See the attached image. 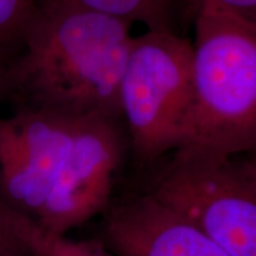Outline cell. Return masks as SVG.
<instances>
[{
	"instance_id": "obj_2",
	"label": "cell",
	"mask_w": 256,
	"mask_h": 256,
	"mask_svg": "<svg viewBox=\"0 0 256 256\" xmlns=\"http://www.w3.org/2000/svg\"><path fill=\"white\" fill-rule=\"evenodd\" d=\"M194 28L192 102L176 152L250 154L256 151V26L202 4Z\"/></svg>"
},
{
	"instance_id": "obj_1",
	"label": "cell",
	"mask_w": 256,
	"mask_h": 256,
	"mask_svg": "<svg viewBox=\"0 0 256 256\" xmlns=\"http://www.w3.org/2000/svg\"><path fill=\"white\" fill-rule=\"evenodd\" d=\"M132 26L63 0H40L6 68V98L16 110L121 119Z\"/></svg>"
},
{
	"instance_id": "obj_9",
	"label": "cell",
	"mask_w": 256,
	"mask_h": 256,
	"mask_svg": "<svg viewBox=\"0 0 256 256\" xmlns=\"http://www.w3.org/2000/svg\"><path fill=\"white\" fill-rule=\"evenodd\" d=\"M40 0H0V64L17 56Z\"/></svg>"
},
{
	"instance_id": "obj_7",
	"label": "cell",
	"mask_w": 256,
	"mask_h": 256,
	"mask_svg": "<svg viewBox=\"0 0 256 256\" xmlns=\"http://www.w3.org/2000/svg\"><path fill=\"white\" fill-rule=\"evenodd\" d=\"M94 11L145 25L147 31L185 36L194 25L202 0H63Z\"/></svg>"
},
{
	"instance_id": "obj_8",
	"label": "cell",
	"mask_w": 256,
	"mask_h": 256,
	"mask_svg": "<svg viewBox=\"0 0 256 256\" xmlns=\"http://www.w3.org/2000/svg\"><path fill=\"white\" fill-rule=\"evenodd\" d=\"M50 236L0 200V256H48Z\"/></svg>"
},
{
	"instance_id": "obj_10",
	"label": "cell",
	"mask_w": 256,
	"mask_h": 256,
	"mask_svg": "<svg viewBox=\"0 0 256 256\" xmlns=\"http://www.w3.org/2000/svg\"><path fill=\"white\" fill-rule=\"evenodd\" d=\"M48 256H113L104 246L89 241H72L62 238H52Z\"/></svg>"
},
{
	"instance_id": "obj_11",
	"label": "cell",
	"mask_w": 256,
	"mask_h": 256,
	"mask_svg": "<svg viewBox=\"0 0 256 256\" xmlns=\"http://www.w3.org/2000/svg\"><path fill=\"white\" fill-rule=\"evenodd\" d=\"M202 4L222 10L256 26V0H202Z\"/></svg>"
},
{
	"instance_id": "obj_5",
	"label": "cell",
	"mask_w": 256,
	"mask_h": 256,
	"mask_svg": "<svg viewBox=\"0 0 256 256\" xmlns=\"http://www.w3.org/2000/svg\"><path fill=\"white\" fill-rule=\"evenodd\" d=\"M148 191L229 256H256V176L243 156L174 152Z\"/></svg>"
},
{
	"instance_id": "obj_12",
	"label": "cell",
	"mask_w": 256,
	"mask_h": 256,
	"mask_svg": "<svg viewBox=\"0 0 256 256\" xmlns=\"http://www.w3.org/2000/svg\"><path fill=\"white\" fill-rule=\"evenodd\" d=\"M6 68L8 66L0 64V101L6 98Z\"/></svg>"
},
{
	"instance_id": "obj_3",
	"label": "cell",
	"mask_w": 256,
	"mask_h": 256,
	"mask_svg": "<svg viewBox=\"0 0 256 256\" xmlns=\"http://www.w3.org/2000/svg\"><path fill=\"white\" fill-rule=\"evenodd\" d=\"M194 46L186 36H134L120 89L128 145L140 164L180 147L192 102Z\"/></svg>"
},
{
	"instance_id": "obj_13",
	"label": "cell",
	"mask_w": 256,
	"mask_h": 256,
	"mask_svg": "<svg viewBox=\"0 0 256 256\" xmlns=\"http://www.w3.org/2000/svg\"><path fill=\"white\" fill-rule=\"evenodd\" d=\"M243 159L247 162L248 168H250L256 176V151L250 153V154H248L247 156H243Z\"/></svg>"
},
{
	"instance_id": "obj_6",
	"label": "cell",
	"mask_w": 256,
	"mask_h": 256,
	"mask_svg": "<svg viewBox=\"0 0 256 256\" xmlns=\"http://www.w3.org/2000/svg\"><path fill=\"white\" fill-rule=\"evenodd\" d=\"M104 246L116 256H229L150 191L108 206Z\"/></svg>"
},
{
	"instance_id": "obj_4",
	"label": "cell",
	"mask_w": 256,
	"mask_h": 256,
	"mask_svg": "<svg viewBox=\"0 0 256 256\" xmlns=\"http://www.w3.org/2000/svg\"><path fill=\"white\" fill-rule=\"evenodd\" d=\"M110 119L31 110L0 118V200L37 223Z\"/></svg>"
}]
</instances>
